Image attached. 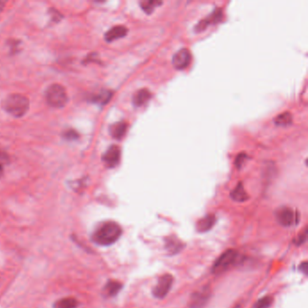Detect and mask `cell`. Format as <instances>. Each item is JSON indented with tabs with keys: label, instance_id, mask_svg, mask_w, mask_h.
<instances>
[{
	"label": "cell",
	"instance_id": "6da1fadb",
	"mask_svg": "<svg viewBox=\"0 0 308 308\" xmlns=\"http://www.w3.org/2000/svg\"><path fill=\"white\" fill-rule=\"evenodd\" d=\"M122 229L117 222H105L102 223L92 235V241L100 246H110L121 236Z\"/></svg>",
	"mask_w": 308,
	"mask_h": 308
},
{
	"label": "cell",
	"instance_id": "7a4b0ae2",
	"mask_svg": "<svg viewBox=\"0 0 308 308\" xmlns=\"http://www.w3.org/2000/svg\"><path fill=\"white\" fill-rule=\"evenodd\" d=\"M3 108L11 116L20 118L27 113L29 108V101L21 94H12L4 101Z\"/></svg>",
	"mask_w": 308,
	"mask_h": 308
},
{
	"label": "cell",
	"instance_id": "3957f363",
	"mask_svg": "<svg viewBox=\"0 0 308 308\" xmlns=\"http://www.w3.org/2000/svg\"><path fill=\"white\" fill-rule=\"evenodd\" d=\"M45 99L51 107L57 108L65 107L68 100L65 88L59 84L49 87L45 92Z\"/></svg>",
	"mask_w": 308,
	"mask_h": 308
},
{
	"label": "cell",
	"instance_id": "277c9868",
	"mask_svg": "<svg viewBox=\"0 0 308 308\" xmlns=\"http://www.w3.org/2000/svg\"><path fill=\"white\" fill-rule=\"evenodd\" d=\"M238 252L235 249H228L214 262L211 271L214 274H221L232 268L238 260Z\"/></svg>",
	"mask_w": 308,
	"mask_h": 308
},
{
	"label": "cell",
	"instance_id": "5b68a950",
	"mask_svg": "<svg viewBox=\"0 0 308 308\" xmlns=\"http://www.w3.org/2000/svg\"><path fill=\"white\" fill-rule=\"evenodd\" d=\"M173 277L170 274H165L160 276L157 280L156 286L152 289V294L154 298L163 299L168 296L173 285Z\"/></svg>",
	"mask_w": 308,
	"mask_h": 308
},
{
	"label": "cell",
	"instance_id": "8992f818",
	"mask_svg": "<svg viewBox=\"0 0 308 308\" xmlns=\"http://www.w3.org/2000/svg\"><path fill=\"white\" fill-rule=\"evenodd\" d=\"M276 219L283 227H292L298 222V214L292 208L283 206L276 210Z\"/></svg>",
	"mask_w": 308,
	"mask_h": 308
},
{
	"label": "cell",
	"instance_id": "52a82bcc",
	"mask_svg": "<svg viewBox=\"0 0 308 308\" xmlns=\"http://www.w3.org/2000/svg\"><path fill=\"white\" fill-rule=\"evenodd\" d=\"M211 298V289L208 286L201 287L193 293L190 298V308H204Z\"/></svg>",
	"mask_w": 308,
	"mask_h": 308
},
{
	"label": "cell",
	"instance_id": "ba28073f",
	"mask_svg": "<svg viewBox=\"0 0 308 308\" xmlns=\"http://www.w3.org/2000/svg\"><path fill=\"white\" fill-rule=\"evenodd\" d=\"M192 55L188 49L182 48L173 54L172 65L177 70H184L191 63Z\"/></svg>",
	"mask_w": 308,
	"mask_h": 308
},
{
	"label": "cell",
	"instance_id": "9c48e42d",
	"mask_svg": "<svg viewBox=\"0 0 308 308\" xmlns=\"http://www.w3.org/2000/svg\"><path fill=\"white\" fill-rule=\"evenodd\" d=\"M223 13L221 8H216L211 12L210 16H207L205 19L201 20L195 27V30L196 32H203L205 31L206 28L210 27L211 25H215L217 23L222 21Z\"/></svg>",
	"mask_w": 308,
	"mask_h": 308
},
{
	"label": "cell",
	"instance_id": "30bf717a",
	"mask_svg": "<svg viewBox=\"0 0 308 308\" xmlns=\"http://www.w3.org/2000/svg\"><path fill=\"white\" fill-rule=\"evenodd\" d=\"M120 156H121V153H120L119 146H109L108 150L103 155V161L107 168H116L119 165Z\"/></svg>",
	"mask_w": 308,
	"mask_h": 308
},
{
	"label": "cell",
	"instance_id": "8fae6325",
	"mask_svg": "<svg viewBox=\"0 0 308 308\" xmlns=\"http://www.w3.org/2000/svg\"><path fill=\"white\" fill-rule=\"evenodd\" d=\"M127 34H128L127 27H123V26H116V27H111L108 32L105 34V40L108 43H111L118 39L125 37Z\"/></svg>",
	"mask_w": 308,
	"mask_h": 308
},
{
	"label": "cell",
	"instance_id": "7c38bea8",
	"mask_svg": "<svg viewBox=\"0 0 308 308\" xmlns=\"http://www.w3.org/2000/svg\"><path fill=\"white\" fill-rule=\"evenodd\" d=\"M151 97V92L146 89H142V90H139V91L134 93L133 98H132V102H133V104L135 107L139 108V107L144 106L146 103H148Z\"/></svg>",
	"mask_w": 308,
	"mask_h": 308
},
{
	"label": "cell",
	"instance_id": "4fadbf2b",
	"mask_svg": "<svg viewBox=\"0 0 308 308\" xmlns=\"http://www.w3.org/2000/svg\"><path fill=\"white\" fill-rule=\"evenodd\" d=\"M127 130H128V124L124 121H120L110 126L109 134L115 139L119 140L126 135Z\"/></svg>",
	"mask_w": 308,
	"mask_h": 308
},
{
	"label": "cell",
	"instance_id": "5bb4252c",
	"mask_svg": "<svg viewBox=\"0 0 308 308\" xmlns=\"http://www.w3.org/2000/svg\"><path fill=\"white\" fill-rule=\"evenodd\" d=\"M112 96H113L112 92L108 91V90H103L97 94L92 96V102L103 106V105H106L107 103H109Z\"/></svg>",
	"mask_w": 308,
	"mask_h": 308
},
{
	"label": "cell",
	"instance_id": "9a60e30c",
	"mask_svg": "<svg viewBox=\"0 0 308 308\" xmlns=\"http://www.w3.org/2000/svg\"><path fill=\"white\" fill-rule=\"evenodd\" d=\"M121 287H122V285L119 282L110 280L105 285V287L103 288V294L107 298H112V297H115L116 295H118V293L120 291Z\"/></svg>",
	"mask_w": 308,
	"mask_h": 308
},
{
	"label": "cell",
	"instance_id": "2e32d148",
	"mask_svg": "<svg viewBox=\"0 0 308 308\" xmlns=\"http://www.w3.org/2000/svg\"><path fill=\"white\" fill-rule=\"evenodd\" d=\"M231 197L233 201L238 202V203H243L249 199V195L246 193V191L244 189L243 184L241 183H240L233 189V192L231 193Z\"/></svg>",
	"mask_w": 308,
	"mask_h": 308
},
{
	"label": "cell",
	"instance_id": "e0dca14e",
	"mask_svg": "<svg viewBox=\"0 0 308 308\" xmlns=\"http://www.w3.org/2000/svg\"><path fill=\"white\" fill-rule=\"evenodd\" d=\"M215 223V216L214 215H207V216L201 219L197 224V230L200 233H206L209 230H211V227Z\"/></svg>",
	"mask_w": 308,
	"mask_h": 308
},
{
	"label": "cell",
	"instance_id": "ac0fdd59",
	"mask_svg": "<svg viewBox=\"0 0 308 308\" xmlns=\"http://www.w3.org/2000/svg\"><path fill=\"white\" fill-rule=\"evenodd\" d=\"M78 305L79 303L75 298H61L54 304L53 308H77Z\"/></svg>",
	"mask_w": 308,
	"mask_h": 308
},
{
	"label": "cell",
	"instance_id": "d6986e66",
	"mask_svg": "<svg viewBox=\"0 0 308 308\" xmlns=\"http://www.w3.org/2000/svg\"><path fill=\"white\" fill-rule=\"evenodd\" d=\"M292 114L289 113V112L279 114L275 119V124L276 126H279V127H287V126L292 124Z\"/></svg>",
	"mask_w": 308,
	"mask_h": 308
},
{
	"label": "cell",
	"instance_id": "ffe728a7",
	"mask_svg": "<svg viewBox=\"0 0 308 308\" xmlns=\"http://www.w3.org/2000/svg\"><path fill=\"white\" fill-rule=\"evenodd\" d=\"M163 2L161 1H148V0H145V1H141L139 2V5L140 7L144 10V12H146V14H151L153 11L155 10V8L158 6V5H162Z\"/></svg>",
	"mask_w": 308,
	"mask_h": 308
},
{
	"label": "cell",
	"instance_id": "44dd1931",
	"mask_svg": "<svg viewBox=\"0 0 308 308\" xmlns=\"http://www.w3.org/2000/svg\"><path fill=\"white\" fill-rule=\"evenodd\" d=\"M181 246H182V244L181 242H179L178 240L173 238V237H170L169 240L167 241V248L169 251H171V253L177 252L179 249H181Z\"/></svg>",
	"mask_w": 308,
	"mask_h": 308
},
{
	"label": "cell",
	"instance_id": "7402d4cb",
	"mask_svg": "<svg viewBox=\"0 0 308 308\" xmlns=\"http://www.w3.org/2000/svg\"><path fill=\"white\" fill-rule=\"evenodd\" d=\"M273 302V299L271 297H264L258 300L254 305V308H269Z\"/></svg>",
	"mask_w": 308,
	"mask_h": 308
},
{
	"label": "cell",
	"instance_id": "603a6c76",
	"mask_svg": "<svg viewBox=\"0 0 308 308\" xmlns=\"http://www.w3.org/2000/svg\"><path fill=\"white\" fill-rule=\"evenodd\" d=\"M64 137L68 140H75L79 138V134L76 132L75 130H69L65 131Z\"/></svg>",
	"mask_w": 308,
	"mask_h": 308
},
{
	"label": "cell",
	"instance_id": "cb8c5ba5",
	"mask_svg": "<svg viewBox=\"0 0 308 308\" xmlns=\"http://www.w3.org/2000/svg\"><path fill=\"white\" fill-rule=\"evenodd\" d=\"M247 155L246 154H240L238 155V157H236V159H235V166H236V168H240L242 166H243L244 163L245 161L247 160Z\"/></svg>",
	"mask_w": 308,
	"mask_h": 308
},
{
	"label": "cell",
	"instance_id": "d4e9b609",
	"mask_svg": "<svg viewBox=\"0 0 308 308\" xmlns=\"http://www.w3.org/2000/svg\"><path fill=\"white\" fill-rule=\"evenodd\" d=\"M307 236H308V231H307V230H305V232H304L303 234H301V236H299V238H298L297 243H304V242L306 241V240H307Z\"/></svg>",
	"mask_w": 308,
	"mask_h": 308
},
{
	"label": "cell",
	"instance_id": "484cf974",
	"mask_svg": "<svg viewBox=\"0 0 308 308\" xmlns=\"http://www.w3.org/2000/svg\"><path fill=\"white\" fill-rule=\"evenodd\" d=\"M302 267H303L304 273H307V271H308V264H307V262L303 263V264H302Z\"/></svg>",
	"mask_w": 308,
	"mask_h": 308
},
{
	"label": "cell",
	"instance_id": "4316f807",
	"mask_svg": "<svg viewBox=\"0 0 308 308\" xmlns=\"http://www.w3.org/2000/svg\"><path fill=\"white\" fill-rule=\"evenodd\" d=\"M3 173H4V169H3V167H2V165L0 164V177L3 175Z\"/></svg>",
	"mask_w": 308,
	"mask_h": 308
},
{
	"label": "cell",
	"instance_id": "83f0119b",
	"mask_svg": "<svg viewBox=\"0 0 308 308\" xmlns=\"http://www.w3.org/2000/svg\"><path fill=\"white\" fill-rule=\"evenodd\" d=\"M235 308H240V305H238L237 307H235Z\"/></svg>",
	"mask_w": 308,
	"mask_h": 308
}]
</instances>
